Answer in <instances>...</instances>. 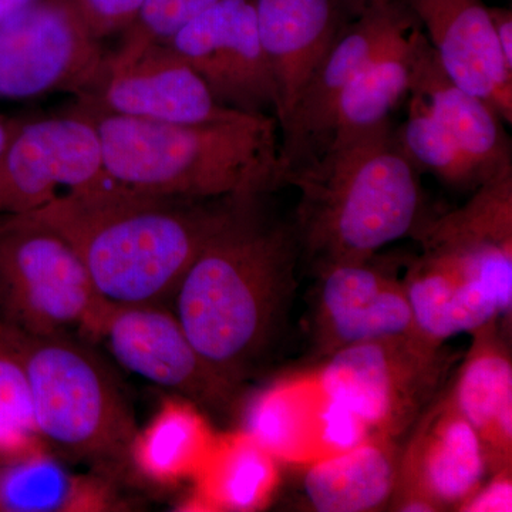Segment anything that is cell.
Returning a JSON list of instances; mask_svg holds the SVG:
<instances>
[{"label": "cell", "instance_id": "obj_14", "mask_svg": "<svg viewBox=\"0 0 512 512\" xmlns=\"http://www.w3.org/2000/svg\"><path fill=\"white\" fill-rule=\"evenodd\" d=\"M244 433L279 461L308 466L372 434L323 387L316 369L276 380L249 403Z\"/></svg>", "mask_w": 512, "mask_h": 512}, {"label": "cell", "instance_id": "obj_15", "mask_svg": "<svg viewBox=\"0 0 512 512\" xmlns=\"http://www.w3.org/2000/svg\"><path fill=\"white\" fill-rule=\"evenodd\" d=\"M315 274L311 336L320 360L360 343L419 332L403 279L373 258Z\"/></svg>", "mask_w": 512, "mask_h": 512}, {"label": "cell", "instance_id": "obj_12", "mask_svg": "<svg viewBox=\"0 0 512 512\" xmlns=\"http://www.w3.org/2000/svg\"><path fill=\"white\" fill-rule=\"evenodd\" d=\"M168 45L187 60L222 106L278 109L271 64L259 37L255 0H220L178 30Z\"/></svg>", "mask_w": 512, "mask_h": 512}, {"label": "cell", "instance_id": "obj_35", "mask_svg": "<svg viewBox=\"0 0 512 512\" xmlns=\"http://www.w3.org/2000/svg\"><path fill=\"white\" fill-rule=\"evenodd\" d=\"M33 0H0V22L15 15L20 9L28 6Z\"/></svg>", "mask_w": 512, "mask_h": 512}, {"label": "cell", "instance_id": "obj_17", "mask_svg": "<svg viewBox=\"0 0 512 512\" xmlns=\"http://www.w3.org/2000/svg\"><path fill=\"white\" fill-rule=\"evenodd\" d=\"M409 16L403 0H394L392 5L367 12L343 28L288 116L279 123L284 173L329 146L343 93L367 60Z\"/></svg>", "mask_w": 512, "mask_h": 512}, {"label": "cell", "instance_id": "obj_3", "mask_svg": "<svg viewBox=\"0 0 512 512\" xmlns=\"http://www.w3.org/2000/svg\"><path fill=\"white\" fill-rule=\"evenodd\" d=\"M284 184L299 194L292 224L313 272L375 258L421 222L419 168L392 120L333 138L318 156L285 171Z\"/></svg>", "mask_w": 512, "mask_h": 512}, {"label": "cell", "instance_id": "obj_20", "mask_svg": "<svg viewBox=\"0 0 512 512\" xmlns=\"http://www.w3.org/2000/svg\"><path fill=\"white\" fill-rule=\"evenodd\" d=\"M507 330L495 322L471 333L470 349L453 383L446 386L451 402L480 437L488 476L512 467V357Z\"/></svg>", "mask_w": 512, "mask_h": 512}, {"label": "cell", "instance_id": "obj_8", "mask_svg": "<svg viewBox=\"0 0 512 512\" xmlns=\"http://www.w3.org/2000/svg\"><path fill=\"white\" fill-rule=\"evenodd\" d=\"M453 363L446 343L417 332L339 350L316 372L372 436L402 440L447 386Z\"/></svg>", "mask_w": 512, "mask_h": 512}, {"label": "cell", "instance_id": "obj_22", "mask_svg": "<svg viewBox=\"0 0 512 512\" xmlns=\"http://www.w3.org/2000/svg\"><path fill=\"white\" fill-rule=\"evenodd\" d=\"M400 440L370 436L357 446L305 466L302 493L318 512L386 510L399 478Z\"/></svg>", "mask_w": 512, "mask_h": 512}, {"label": "cell", "instance_id": "obj_7", "mask_svg": "<svg viewBox=\"0 0 512 512\" xmlns=\"http://www.w3.org/2000/svg\"><path fill=\"white\" fill-rule=\"evenodd\" d=\"M107 302L72 245L25 217L0 221V322L36 336H92Z\"/></svg>", "mask_w": 512, "mask_h": 512}, {"label": "cell", "instance_id": "obj_4", "mask_svg": "<svg viewBox=\"0 0 512 512\" xmlns=\"http://www.w3.org/2000/svg\"><path fill=\"white\" fill-rule=\"evenodd\" d=\"M76 109L97 128L106 173L131 190L221 200L262 197L282 185L278 120L269 114L180 124Z\"/></svg>", "mask_w": 512, "mask_h": 512}, {"label": "cell", "instance_id": "obj_23", "mask_svg": "<svg viewBox=\"0 0 512 512\" xmlns=\"http://www.w3.org/2000/svg\"><path fill=\"white\" fill-rule=\"evenodd\" d=\"M419 26L413 13L359 70L343 93L336 111L333 138H343L390 120L392 111L409 97L413 37Z\"/></svg>", "mask_w": 512, "mask_h": 512}, {"label": "cell", "instance_id": "obj_16", "mask_svg": "<svg viewBox=\"0 0 512 512\" xmlns=\"http://www.w3.org/2000/svg\"><path fill=\"white\" fill-rule=\"evenodd\" d=\"M94 339L103 340L128 372L194 402L222 407L234 396L202 362L183 326L165 305L107 303Z\"/></svg>", "mask_w": 512, "mask_h": 512}, {"label": "cell", "instance_id": "obj_10", "mask_svg": "<svg viewBox=\"0 0 512 512\" xmlns=\"http://www.w3.org/2000/svg\"><path fill=\"white\" fill-rule=\"evenodd\" d=\"M114 183L104 170L99 133L89 116L20 121L0 156V221L40 210L67 192Z\"/></svg>", "mask_w": 512, "mask_h": 512}, {"label": "cell", "instance_id": "obj_13", "mask_svg": "<svg viewBox=\"0 0 512 512\" xmlns=\"http://www.w3.org/2000/svg\"><path fill=\"white\" fill-rule=\"evenodd\" d=\"M406 437L389 510H456L488 477L480 437L451 402L446 387Z\"/></svg>", "mask_w": 512, "mask_h": 512}, {"label": "cell", "instance_id": "obj_33", "mask_svg": "<svg viewBox=\"0 0 512 512\" xmlns=\"http://www.w3.org/2000/svg\"><path fill=\"white\" fill-rule=\"evenodd\" d=\"M394 0H340L346 18L356 19L372 10L386 8L392 5Z\"/></svg>", "mask_w": 512, "mask_h": 512}, {"label": "cell", "instance_id": "obj_5", "mask_svg": "<svg viewBox=\"0 0 512 512\" xmlns=\"http://www.w3.org/2000/svg\"><path fill=\"white\" fill-rule=\"evenodd\" d=\"M421 255L403 282L417 329L437 343L490 323L511 329L512 202L481 188L463 207L414 229Z\"/></svg>", "mask_w": 512, "mask_h": 512}, {"label": "cell", "instance_id": "obj_9", "mask_svg": "<svg viewBox=\"0 0 512 512\" xmlns=\"http://www.w3.org/2000/svg\"><path fill=\"white\" fill-rule=\"evenodd\" d=\"M106 57L72 0H33L0 22V97L83 96L99 82Z\"/></svg>", "mask_w": 512, "mask_h": 512}, {"label": "cell", "instance_id": "obj_18", "mask_svg": "<svg viewBox=\"0 0 512 512\" xmlns=\"http://www.w3.org/2000/svg\"><path fill=\"white\" fill-rule=\"evenodd\" d=\"M413 13L444 72L468 93L487 101L512 123V72L483 0H403Z\"/></svg>", "mask_w": 512, "mask_h": 512}, {"label": "cell", "instance_id": "obj_31", "mask_svg": "<svg viewBox=\"0 0 512 512\" xmlns=\"http://www.w3.org/2000/svg\"><path fill=\"white\" fill-rule=\"evenodd\" d=\"M463 512H511L512 467L490 474L467 500L458 505Z\"/></svg>", "mask_w": 512, "mask_h": 512}, {"label": "cell", "instance_id": "obj_36", "mask_svg": "<svg viewBox=\"0 0 512 512\" xmlns=\"http://www.w3.org/2000/svg\"><path fill=\"white\" fill-rule=\"evenodd\" d=\"M5 460V458L2 457V454H0V461Z\"/></svg>", "mask_w": 512, "mask_h": 512}, {"label": "cell", "instance_id": "obj_11", "mask_svg": "<svg viewBox=\"0 0 512 512\" xmlns=\"http://www.w3.org/2000/svg\"><path fill=\"white\" fill-rule=\"evenodd\" d=\"M79 104L117 116L180 124L244 114L218 103L200 74L168 43L131 37L107 55L99 82L79 97Z\"/></svg>", "mask_w": 512, "mask_h": 512}, {"label": "cell", "instance_id": "obj_26", "mask_svg": "<svg viewBox=\"0 0 512 512\" xmlns=\"http://www.w3.org/2000/svg\"><path fill=\"white\" fill-rule=\"evenodd\" d=\"M217 440L207 423L184 403L165 407L150 429L138 436L133 458L144 473L160 480L198 474Z\"/></svg>", "mask_w": 512, "mask_h": 512}, {"label": "cell", "instance_id": "obj_30", "mask_svg": "<svg viewBox=\"0 0 512 512\" xmlns=\"http://www.w3.org/2000/svg\"><path fill=\"white\" fill-rule=\"evenodd\" d=\"M146 0H72L87 28L97 40L126 32Z\"/></svg>", "mask_w": 512, "mask_h": 512}, {"label": "cell", "instance_id": "obj_34", "mask_svg": "<svg viewBox=\"0 0 512 512\" xmlns=\"http://www.w3.org/2000/svg\"><path fill=\"white\" fill-rule=\"evenodd\" d=\"M20 121L22 120L9 119V117L0 114V156H2L5 148L8 147L15 131L18 130Z\"/></svg>", "mask_w": 512, "mask_h": 512}, {"label": "cell", "instance_id": "obj_21", "mask_svg": "<svg viewBox=\"0 0 512 512\" xmlns=\"http://www.w3.org/2000/svg\"><path fill=\"white\" fill-rule=\"evenodd\" d=\"M410 92L426 100L431 113L473 161L484 181L512 167L503 120L487 101L448 77L420 25L414 30Z\"/></svg>", "mask_w": 512, "mask_h": 512}, {"label": "cell", "instance_id": "obj_25", "mask_svg": "<svg viewBox=\"0 0 512 512\" xmlns=\"http://www.w3.org/2000/svg\"><path fill=\"white\" fill-rule=\"evenodd\" d=\"M107 505L101 485L74 476L55 458L32 451L0 461V512L94 511Z\"/></svg>", "mask_w": 512, "mask_h": 512}, {"label": "cell", "instance_id": "obj_32", "mask_svg": "<svg viewBox=\"0 0 512 512\" xmlns=\"http://www.w3.org/2000/svg\"><path fill=\"white\" fill-rule=\"evenodd\" d=\"M505 67L512 72V12L510 8H488Z\"/></svg>", "mask_w": 512, "mask_h": 512}, {"label": "cell", "instance_id": "obj_19", "mask_svg": "<svg viewBox=\"0 0 512 512\" xmlns=\"http://www.w3.org/2000/svg\"><path fill=\"white\" fill-rule=\"evenodd\" d=\"M259 37L284 121L305 84L348 25L340 0H255Z\"/></svg>", "mask_w": 512, "mask_h": 512}, {"label": "cell", "instance_id": "obj_1", "mask_svg": "<svg viewBox=\"0 0 512 512\" xmlns=\"http://www.w3.org/2000/svg\"><path fill=\"white\" fill-rule=\"evenodd\" d=\"M242 198L175 289L173 311L202 362L235 393L284 328L301 256L292 222Z\"/></svg>", "mask_w": 512, "mask_h": 512}, {"label": "cell", "instance_id": "obj_28", "mask_svg": "<svg viewBox=\"0 0 512 512\" xmlns=\"http://www.w3.org/2000/svg\"><path fill=\"white\" fill-rule=\"evenodd\" d=\"M40 441L18 335L0 322V454L6 460L32 453Z\"/></svg>", "mask_w": 512, "mask_h": 512}, {"label": "cell", "instance_id": "obj_29", "mask_svg": "<svg viewBox=\"0 0 512 512\" xmlns=\"http://www.w3.org/2000/svg\"><path fill=\"white\" fill-rule=\"evenodd\" d=\"M217 2L220 0H146L124 37L167 43L178 30Z\"/></svg>", "mask_w": 512, "mask_h": 512}, {"label": "cell", "instance_id": "obj_6", "mask_svg": "<svg viewBox=\"0 0 512 512\" xmlns=\"http://www.w3.org/2000/svg\"><path fill=\"white\" fill-rule=\"evenodd\" d=\"M16 330L40 439L64 456L117 467L133 458L136 423L103 363L72 336Z\"/></svg>", "mask_w": 512, "mask_h": 512}, {"label": "cell", "instance_id": "obj_27", "mask_svg": "<svg viewBox=\"0 0 512 512\" xmlns=\"http://www.w3.org/2000/svg\"><path fill=\"white\" fill-rule=\"evenodd\" d=\"M397 137L413 164L436 175L443 183L457 188H477L484 183L476 165L434 117L419 93L410 92L407 120L397 131Z\"/></svg>", "mask_w": 512, "mask_h": 512}, {"label": "cell", "instance_id": "obj_24", "mask_svg": "<svg viewBox=\"0 0 512 512\" xmlns=\"http://www.w3.org/2000/svg\"><path fill=\"white\" fill-rule=\"evenodd\" d=\"M279 464L244 431L217 440L210 458L198 473L201 507L234 512L265 507L279 487Z\"/></svg>", "mask_w": 512, "mask_h": 512}, {"label": "cell", "instance_id": "obj_2", "mask_svg": "<svg viewBox=\"0 0 512 512\" xmlns=\"http://www.w3.org/2000/svg\"><path fill=\"white\" fill-rule=\"evenodd\" d=\"M241 198L190 200L111 183L22 215L62 235L111 305H165Z\"/></svg>", "mask_w": 512, "mask_h": 512}]
</instances>
